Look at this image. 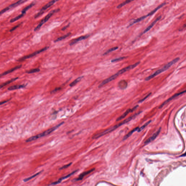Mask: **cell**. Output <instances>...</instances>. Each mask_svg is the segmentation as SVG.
Returning <instances> with one entry per match:
<instances>
[{
  "label": "cell",
  "mask_w": 186,
  "mask_h": 186,
  "mask_svg": "<svg viewBox=\"0 0 186 186\" xmlns=\"http://www.w3.org/2000/svg\"><path fill=\"white\" fill-rule=\"evenodd\" d=\"M180 59L179 58H175V59H173V60H172V61H170V62L168 63L167 64L165 65V66L163 67L162 68L158 70L155 72H154L153 74H152L150 75L149 76L147 77H146L145 79V80L146 81H148V80H150L152 79L153 77L156 76L158 75L159 74H161L162 72L166 71L168 69H169L171 66L173 65L174 64H175L177 62H178L179 60Z\"/></svg>",
  "instance_id": "1"
},
{
  "label": "cell",
  "mask_w": 186,
  "mask_h": 186,
  "mask_svg": "<svg viewBox=\"0 0 186 186\" xmlns=\"http://www.w3.org/2000/svg\"><path fill=\"white\" fill-rule=\"evenodd\" d=\"M64 123V122H61V123L55 126V127H53L52 128L50 129L46 130V131H45L43 132V133L37 134V135H36V136H33L27 139L26 140V142H31V141H33L35 140H36L41 138V137H43L49 135L50 134L52 133L53 132L55 131L56 129L58 128L61 125H62Z\"/></svg>",
  "instance_id": "2"
},
{
  "label": "cell",
  "mask_w": 186,
  "mask_h": 186,
  "mask_svg": "<svg viewBox=\"0 0 186 186\" xmlns=\"http://www.w3.org/2000/svg\"><path fill=\"white\" fill-rule=\"evenodd\" d=\"M126 123H127V122H126V120H124L123 122L119 123L118 124L116 125H115V126H113V127H112L108 129H107V130H105V131H104L103 132H101V133H99V134H96L93 135V136L92 137V138L93 139H98L99 137H102V136H104V135H105V134H107L112 132L113 131H114L117 128L121 126V125H122L124 124H125Z\"/></svg>",
  "instance_id": "3"
},
{
  "label": "cell",
  "mask_w": 186,
  "mask_h": 186,
  "mask_svg": "<svg viewBox=\"0 0 186 186\" xmlns=\"http://www.w3.org/2000/svg\"><path fill=\"white\" fill-rule=\"evenodd\" d=\"M167 4L166 2L163 3H162L161 5H160L159 6H158L156 8H155L154 10L152 11H151V12H149V14H148L147 15H144V16H143V17H139V18H137L135 20H134L132 22L130 23V24L128 26L127 28H129V27H130L132 26V25L134 24H135L136 23H137L139 22H141V21L143 20L144 19H145L147 17H149V16H151V15H153L154 13H155L159 9L161 8V7L164 6L166 4Z\"/></svg>",
  "instance_id": "4"
},
{
  "label": "cell",
  "mask_w": 186,
  "mask_h": 186,
  "mask_svg": "<svg viewBox=\"0 0 186 186\" xmlns=\"http://www.w3.org/2000/svg\"><path fill=\"white\" fill-rule=\"evenodd\" d=\"M60 10L59 9H55V10H53L52 11H51V12H50L47 15H46L41 21V22L39 23V24L38 25L37 27H36L34 29L35 31H38V30L42 26V25H43L46 22H47L48 21V20L50 18V17H52V15L54 14V13H56V12H58V11H59Z\"/></svg>",
  "instance_id": "5"
},
{
  "label": "cell",
  "mask_w": 186,
  "mask_h": 186,
  "mask_svg": "<svg viewBox=\"0 0 186 186\" xmlns=\"http://www.w3.org/2000/svg\"><path fill=\"white\" fill-rule=\"evenodd\" d=\"M48 48H49L48 46H46L45 47L42 48V49H41L37 51H36V52H34L33 53H31V54H29V55H28L25 56H24V57L20 58L17 60V61L18 62H22V61H23V60L29 59L30 58L34 57V56L38 54H39L41 53L42 52L46 50Z\"/></svg>",
  "instance_id": "6"
},
{
  "label": "cell",
  "mask_w": 186,
  "mask_h": 186,
  "mask_svg": "<svg viewBox=\"0 0 186 186\" xmlns=\"http://www.w3.org/2000/svg\"><path fill=\"white\" fill-rule=\"evenodd\" d=\"M26 0H19V1H17V2L15 3L12 4V5L9 6L7 7L4 8L3 10L0 11V16L2 15V14H4V13L6 12V11L10 10V9L13 8L15 7H17L18 6L23 4V3L26 2Z\"/></svg>",
  "instance_id": "7"
},
{
  "label": "cell",
  "mask_w": 186,
  "mask_h": 186,
  "mask_svg": "<svg viewBox=\"0 0 186 186\" xmlns=\"http://www.w3.org/2000/svg\"><path fill=\"white\" fill-rule=\"evenodd\" d=\"M57 1H58V0H52V1H50V2L48 3L47 4H46V5H45L44 6H43V7L41 8V10H40V11H39V12L35 15V18H37V17H39V16H41V15L44 13V11L46 10V9L50 8L51 6H52V5H53L56 2H57Z\"/></svg>",
  "instance_id": "8"
},
{
  "label": "cell",
  "mask_w": 186,
  "mask_h": 186,
  "mask_svg": "<svg viewBox=\"0 0 186 186\" xmlns=\"http://www.w3.org/2000/svg\"><path fill=\"white\" fill-rule=\"evenodd\" d=\"M117 73L113 75H112L109 78H107L105 80H104L103 82L99 85V88H100V87H102L103 86L105 85V84H107L109 82H110L111 81H112V80H114V79L117 78V77L118 76V75Z\"/></svg>",
  "instance_id": "9"
},
{
  "label": "cell",
  "mask_w": 186,
  "mask_h": 186,
  "mask_svg": "<svg viewBox=\"0 0 186 186\" xmlns=\"http://www.w3.org/2000/svg\"><path fill=\"white\" fill-rule=\"evenodd\" d=\"M138 105H137V106H135V107H134V108H132V109H128V110H127L124 113L122 116H120L119 117H118V118L117 119V120H116V121H120V120H121L124 119L125 117H126V116H127L129 113L131 112H132L133 111H134L135 110H136V109L138 108Z\"/></svg>",
  "instance_id": "10"
},
{
  "label": "cell",
  "mask_w": 186,
  "mask_h": 186,
  "mask_svg": "<svg viewBox=\"0 0 186 186\" xmlns=\"http://www.w3.org/2000/svg\"><path fill=\"white\" fill-rule=\"evenodd\" d=\"M185 92V91H184L182 92H180V93H176V94L174 95L172 97H170V98H169V99H168L167 100L165 101V102H164V103H163L161 104V105H160V106L159 107V108H162L163 107H164V105H165L167 104L170 101H171V100H173L174 99H175V98L178 97V96H179L180 95L183 94V93H184Z\"/></svg>",
  "instance_id": "11"
},
{
  "label": "cell",
  "mask_w": 186,
  "mask_h": 186,
  "mask_svg": "<svg viewBox=\"0 0 186 186\" xmlns=\"http://www.w3.org/2000/svg\"><path fill=\"white\" fill-rule=\"evenodd\" d=\"M161 18V16H159V17H157V18H156V19L155 20H154V21H153V22L152 23H151V24H150V25H149V26L148 27H147V28H146V29H145V30H144V31L143 32H142L140 36L142 35H143L144 34L146 33L147 32H148L149 31V30H150L151 29H152V28L153 26H154V25L156 24V23H157V22L158 21V20H160V19Z\"/></svg>",
  "instance_id": "12"
},
{
  "label": "cell",
  "mask_w": 186,
  "mask_h": 186,
  "mask_svg": "<svg viewBox=\"0 0 186 186\" xmlns=\"http://www.w3.org/2000/svg\"><path fill=\"white\" fill-rule=\"evenodd\" d=\"M161 130V128H160L158 129V130L152 136L149 138L148 140H147L145 141V143H144L145 144H148L150 143V142H152L156 138V137L158 136V134H160V132Z\"/></svg>",
  "instance_id": "13"
},
{
  "label": "cell",
  "mask_w": 186,
  "mask_h": 186,
  "mask_svg": "<svg viewBox=\"0 0 186 186\" xmlns=\"http://www.w3.org/2000/svg\"><path fill=\"white\" fill-rule=\"evenodd\" d=\"M89 36V35H86L83 36H80V37L78 38L75 39L73 40L72 41H71V43H70V46H72V45L75 44L80 41L88 38Z\"/></svg>",
  "instance_id": "14"
},
{
  "label": "cell",
  "mask_w": 186,
  "mask_h": 186,
  "mask_svg": "<svg viewBox=\"0 0 186 186\" xmlns=\"http://www.w3.org/2000/svg\"><path fill=\"white\" fill-rule=\"evenodd\" d=\"M22 66V65H17V66L14 67L13 68H11V69H10V70H8V71L3 72V73L1 74H0V77H2L3 76H5V75H7L8 74L13 72L14 71H15V70H17V69H19L20 68H21Z\"/></svg>",
  "instance_id": "15"
},
{
  "label": "cell",
  "mask_w": 186,
  "mask_h": 186,
  "mask_svg": "<svg viewBox=\"0 0 186 186\" xmlns=\"http://www.w3.org/2000/svg\"><path fill=\"white\" fill-rule=\"evenodd\" d=\"M95 170V169H92L90 170H88V171H86V172H84L83 173H81V174L79 176V177L78 178H77L76 179H75V180L76 181H79V180H82L83 178H84V176L87 175L88 174H89L91 173L92 172H93V170Z\"/></svg>",
  "instance_id": "16"
},
{
  "label": "cell",
  "mask_w": 186,
  "mask_h": 186,
  "mask_svg": "<svg viewBox=\"0 0 186 186\" xmlns=\"http://www.w3.org/2000/svg\"><path fill=\"white\" fill-rule=\"evenodd\" d=\"M76 171H74V172H72L71 173L68 174V175H67V176H64L63 177H62V178H61V179H59V180H58V181H57L55 182H53V183H52V184H51V185H56L57 184H59V183H60V182H61V181H62V180H63L65 179H67V178L70 177V176H71V175H72V174H73L74 173H75L76 172Z\"/></svg>",
  "instance_id": "17"
},
{
  "label": "cell",
  "mask_w": 186,
  "mask_h": 186,
  "mask_svg": "<svg viewBox=\"0 0 186 186\" xmlns=\"http://www.w3.org/2000/svg\"><path fill=\"white\" fill-rule=\"evenodd\" d=\"M26 85L24 84L23 85H15V86H12L8 88V90L9 91H12V90H16V89H20L26 87Z\"/></svg>",
  "instance_id": "18"
},
{
  "label": "cell",
  "mask_w": 186,
  "mask_h": 186,
  "mask_svg": "<svg viewBox=\"0 0 186 186\" xmlns=\"http://www.w3.org/2000/svg\"><path fill=\"white\" fill-rule=\"evenodd\" d=\"M18 79V77H16V78H14L13 79H11L10 80H9V81H6V82H5V83H3L2 84H1V85H0V89L2 88L3 87H4L5 86H7V85H8V84H10L12 82H13L14 81H15L17 80V79Z\"/></svg>",
  "instance_id": "19"
},
{
  "label": "cell",
  "mask_w": 186,
  "mask_h": 186,
  "mask_svg": "<svg viewBox=\"0 0 186 186\" xmlns=\"http://www.w3.org/2000/svg\"><path fill=\"white\" fill-rule=\"evenodd\" d=\"M35 5V3H32L31 4H30V5H29L28 6L26 7L25 8H24V9L22 11V13L25 14L26 12V11H28L29 9L30 8H31L32 7H33V6H34Z\"/></svg>",
  "instance_id": "20"
},
{
  "label": "cell",
  "mask_w": 186,
  "mask_h": 186,
  "mask_svg": "<svg viewBox=\"0 0 186 186\" xmlns=\"http://www.w3.org/2000/svg\"><path fill=\"white\" fill-rule=\"evenodd\" d=\"M71 35V32H69V33H68L67 34L65 35H64L63 36H61V37H59V38H58L57 39H56L55 41H54V42L56 43V42H58V41H62V40H64L67 37L69 36L70 35Z\"/></svg>",
  "instance_id": "21"
},
{
  "label": "cell",
  "mask_w": 186,
  "mask_h": 186,
  "mask_svg": "<svg viewBox=\"0 0 186 186\" xmlns=\"http://www.w3.org/2000/svg\"><path fill=\"white\" fill-rule=\"evenodd\" d=\"M83 77V76H81L79 77L78 78H77L74 81H73L72 83H71L70 84V86L71 87L74 86H75L77 83L79 82L82 79V78Z\"/></svg>",
  "instance_id": "22"
},
{
  "label": "cell",
  "mask_w": 186,
  "mask_h": 186,
  "mask_svg": "<svg viewBox=\"0 0 186 186\" xmlns=\"http://www.w3.org/2000/svg\"><path fill=\"white\" fill-rule=\"evenodd\" d=\"M139 128L138 127L136 128H135L133 129V130H132V131H131V132H130L128 134H127L126 136H125L124 137V138H123V140H125L127 139L129 137L133 134V133H134V132L137 131Z\"/></svg>",
  "instance_id": "23"
},
{
  "label": "cell",
  "mask_w": 186,
  "mask_h": 186,
  "mask_svg": "<svg viewBox=\"0 0 186 186\" xmlns=\"http://www.w3.org/2000/svg\"><path fill=\"white\" fill-rule=\"evenodd\" d=\"M24 15L25 14L22 13V14L18 15L17 17H14V18H13V19H11V20L10 22L11 23H12L15 22V21H17V20H18L19 19H20L22 18L24 16Z\"/></svg>",
  "instance_id": "24"
},
{
  "label": "cell",
  "mask_w": 186,
  "mask_h": 186,
  "mask_svg": "<svg viewBox=\"0 0 186 186\" xmlns=\"http://www.w3.org/2000/svg\"><path fill=\"white\" fill-rule=\"evenodd\" d=\"M40 71V70L39 68H34V69H31V70H29V71H27L26 72V73L29 74H33V73L39 72Z\"/></svg>",
  "instance_id": "25"
},
{
  "label": "cell",
  "mask_w": 186,
  "mask_h": 186,
  "mask_svg": "<svg viewBox=\"0 0 186 186\" xmlns=\"http://www.w3.org/2000/svg\"><path fill=\"white\" fill-rule=\"evenodd\" d=\"M119 48L118 46H115V47H114L112 48H110V49L108 50L106 52L104 53L103 54V55H107V54H108L110 53L111 52L113 51H115L116 50Z\"/></svg>",
  "instance_id": "26"
},
{
  "label": "cell",
  "mask_w": 186,
  "mask_h": 186,
  "mask_svg": "<svg viewBox=\"0 0 186 186\" xmlns=\"http://www.w3.org/2000/svg\"><path fill=\"white\" fill-rule=\"evenodd\" d=\"M132 1H131V0H126V1L122 3L121 4L119 5L117 7V8L119 9V8H121L122 7L124 6L125 5L128 4V3H129L132 2Z\"/></svg>",
  "instance_id": "27"
},
{
  "label": "cell",
  "mask_w": 186,
  "mask_h": 186,
  "mask_svg": "<svg viewBox=\"0 0 186 186\" xmlns=\"http://www.w3.org/2000/svg\"><path fill=\"white\" fill-rule=\"evenodd\" d=\"M127 58V57H119V58H115V59H113L111 60V62L114 63L116 62H119V61H121V60H122L124 59H126V58Z\"/></svg>",
  "instance_id": "28"
},
{
  "label": "cell",
  "mask_w": 186,
  "mask_h": 186,
  "mask_svg": "<svg viewBox=\"0 0 186 186\" xmlns=\"http://www.w3.org/2000/svg\"><path fill=\"white\" fill-rule=\"evenodd\" d=\"M40 173L41 172L35 174H34V175H33V176H32L30 177H28V178H26V179H24L23 180V181H24V182L28 181H29V180H30L32 179H33V178L35 177L37 175H38L39 174H40Z\"/></svg>",
  "instance_id": "29"
},
{
  "label": "cell",
  "mask_w": 186,
  "mask_h": 186,
  "mask_svg": "<svg viewBox=\"0 0 186 186\" xmlns=\"http://www.w3.org/2000/svg\"><path fill=\"white\" fill-rule=\"evenodd\" d=\"M151 122V121L150 120V121H149V122H146V123H145V124L144 125H143L142 127H140V128H139L138 129V130H137V131H138V132H140L141 131H142V130H143V129H144V128H145V127L146 126H147V125H148L149 124V123Z\"/></svg>",
  "instance_id": "30"
},
{
  "label": "cell",
  "mask_w": 186,
  "mask_h": 186,
  "mask_svg": "<svg viewBox=\"0 0 186 186\" xmlns=\"http://www.w3.org/2000/svg\"><path fill=\"white\" fill-rule=\"evenodd\" d=\"M61 89V88L60 87H57V88H56L55 89L53 90L52 91H51V94H53V93H56L58 91H59Z\"/></svg>",
  "instance_id": "31"
},
{
  "label": "cell",
  "mask_w": 186,
  "mask_h": 186,
  "mask_svg": "<svg viewBox=\"0 0 186 186\" xmlns=\"http://www.w3.org/2000/svg\"><path fill=\"white\" fill-rule=\"evenodd\" d=\"M151 93H149V94H148V95H147V96H146L145 97H144V98L143 99H142V100H140V101H139V103H142V102L144 101L147 98H148V97H149L150 95H151Z\"/></svg>",
  "instance_id": "32"
},
{
  "label": "cell",
  "mask_w": 186,
  "mask_h": 186,
  "mask_svg": "<svg viewBox=\"0 0 186 186\" xmlns=\"http://www.w3.org/2000/svg\"><path fill=\"white\" fill-rule=\"evenodd\" d=\"M71 164L72 163H70L68 164L64 165V166L63 167H62V168H60V169H65V168H67L68 167H70Z\"/></svg>",
  "instance_id": "33"
},
{
  "label": "cell",
  "mask_w": 186,
  "mask_h": 186,
  "mask_svg": "<svg viewBox=\"0 0 186 186\" xmlns=\"http://www.w3.org/2000/svg\"><path fill=\"white\" fill-rule=\"evenodd\" d=\"M20 24H18V25H17V26L14 27H13L12 29H11L10 30V32H12L13 31H14V30H15L17 28H18V27L20 26Z\"/></svg>",
  "instance_id": "34"
},
{
  "label": "cell",
  "mask_w": 186,
  "mask_h": 186,
  "mask_svg": "<svg viewBox=\"0 0 186 186\" xmlns=\"http://www.w3.org/2000/svg\"><path fill=\"white\" fill-rule=\"evenodd\" d=\"M10 100H7L4 101H1L0 102V105H2V104H4L6 103L7 102H8V101H10Z\"/></svg>",
  "instance_id": "35"
},
{
  "label": "cell",
  "mask_w": 186,
  "mask_h": 186,
  "mask_svg": "<svg viewBox=\"0 0 186 186\" xmlns=\"http://www.w3.org/2000/svg\"><path fill=\"white\" fill-rule=\"evenodd\" d=\"M70 24H68V25H67V26L64 27H63V28L62 29V31H64V30H65V29H66L67 28H68V27H69V26H70Z\"/></svg>",
  "instance_id": "36"
}]
</instances>
